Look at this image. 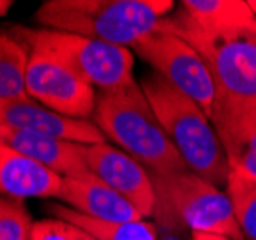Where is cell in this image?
<instances>
[{"label": "cell", "mask_w": 256, "mask_h": 240, "mask_svg": "<svg viewBox=\"0 0 256 240\" xmlns=\"http://www.w3.org/2000/svg\"><path fill=\"white\" fill-rule=\"evenodd\" d=\"M152 181L156 194L176 210L191 235L244 240L228 190L194 175L192 171L170 177H152Z\"/></svg>", "instance_id": "obj_6"}, {"label": "cell", "mask_w": 256, "mask_h": 240, "mask_svg": "<svg viewBox=\"0 0 256 240\" xmlns=\"http://www.w3.org/2000/svg\"><path fill=\"white\" fill-rule=\"evenodd\" d=\"M156 208H154V225L158 240H189L191 231L181 221V217L176 214V210L170 204L156 194Z\"/></svg>", "instance_id": "obj_19"}, {"label": "cell", "mask_w": 256, "mask_h": 240, "mask_svg": "<svg viewBox=\"0 0 256 240\" xmlns=\"http://www.w3.org/2000/svg\"><path fill=\"white\" fill-rule=\"evenodd\" d=\"M33 225L24 200L0 196V240H31Z\"/></svg>", "instance_id": "obj_18"}, {"label": "cell", "mask_w": 256, "mask_h": 240, "mask_svg": "<svg viewBox=\"0 0 256 240\" xmlns=\"http://www.w3.org/2000/svg\"><path fill=\"white\" fill-rule=\"evenodd\" d=\"M133 54L152 65L156 75L168 81L181 94L196 102L208 117L220 98L218 85L204 58L181 37L158 27L133 46Z\"/></svg>", "instance_id": "obj_7"}, {"label": "cell", "mask_w": 256, "mask_h": 240, "mask_svg": "<svg viewBox=\"0 0 256 240\" xmlns=\"http://www.w3.org/2000/svg\"><path fill=\"white\" fill-rule=\"evenodd\" d=\"M92 119L106 140L144 165L152 177L189 171L137 81L122 89L100 90Z\"/></svg>", "instance_id": "obj_2"}, {"label": "cell", "mask_w": 256, "mask_h": 240, "mask_svg": "<svg viewBox=\"0 0 256 240\" xmlns=\"http://www.w3.org/2000/svg\"><path fill=\"white\" fill-rule=\"evenodd\" d=\"M26 92L31 100L74 119L94 115L98 100V92L87 79L56 54L40 48L29 50Z\"/></svg>", "instance_id": "obj_8"}, {"label": "cell", "mask_w": 256, "mask_h": 240, "mask_svg": "<svg viewBox=\"0 0 256 240\" xmlns=\"http://www.w3.org/2000/svg\"><path fill=\"white\" fill-rule=\"evenodd\" d=\"M178 37L204 58L220 96L256 112V17L212 33Z\"/></svg>", "instance_id": "obj_5"}, {"label": "cell", "mask_w": 256, "mask_h": 240, "mask_svg": "<svg viewBox=\"0 0 256 240\" xmlns=\"http://www.w3.org/2000/svg\"><path fill=\"white\" fill-rule=\"evenodd\" d=\"M29 48L12 33L0 31V100L29 98L26 92V69Z\"/></svg>", "instance_id": "obj_16"}, {"label": "cell", "mask_w": 256, "mask_h": 240, "mask_svg": "<svg viewBox=\"0 0 256 240\" xmlns=\"http://www.w3.org/2000/svg\"><path fill=\"white\" fill-rule=\"evenodd\" d=\"M64 177L26 154L0 144V196L16 200L58 198Z\"/></svg>", "instance_id": "obj_14"}, {"label": "cell", "mask_w": 256, "mask_h": 240, "mask_svg": "<svg viewBox=\"0 0 256 240\" xmlns=\"http://www.w3.org/2000/svg\"><path fill=\"white\" fill-rule=\"evenodd\" d=\"M0 144L26 154L40 165L52 169L60 177H77L89 173L87 167V148L90 144H79L70 140L16 131L0 125Z\"/></svg>", "instance_id": "obj_13"}, {"label": "cell", "mask_w": 256, "mask_h": 240, "mask_svg": "<svg viewBox=\"0 0 256 240\" xmlns=\"http://www.w3.org/2000/svg\"><path fill=\"white\" fill-rule=\"evenodd\" d=\"M226 190L233 202L237 223L244 240H256V183L230 179Z\"/></svg>", "instance_id": "obj_17"}, {"label": "cell", "mask_w": 256, "mask_h": 240, "mask_svg": "<svg viewBox=\"0 0 256 240\" xmlns=\"http://www.w3.org/2000/svg\"><path fill=\"white\" fill-rule=\"evenodd\" d=\"M50 212L56 219L74 223L83 231H87L96 240H158L156 225L154 221H148V219L112 223V221H100V219H92L83 214H77L76 210L68 206H52Z\"/></svg>", "instance_id": "obj_15"}, {"label": "cell", "mask_w": 256, "mask_h": 240, "mask_svg": "<svg viewBox=\"0 0 256 240\" xmlns=\"http://www.w3.org/2000/svg\"><path fill=\"white\" fill-rule=\"evenodd\" d=\"M139 85L189 171L220 189H228V160L218 133L204 110L156 73L142 77Z\"/></svg>", "instance_id": "obj_3"}, {"label": "cell", "mask_w": 256, "mask_h": 240, "mask_svg": "<svg viewBox=\"0 0 256 240\" xmlns=\"http://www.w3.org/2000/svg\"><path fill=\"white\" fill-rule=\"evenodd\" d=\"M31 240H96L87 231L62 219H40L35 221Z\"/></svg>", "instance_id": "obj_20"}, {"label": "cell", "mask_w": 256, "mask_h": 240, "mask_svg": "<svg viewBox=\"0 0 256 240\" xmlns=\"http://www.w3.org/2000/svg\"><path fill=\"white\" fill-rule=\"evenodd\" d=\"M174 8L172 0H46L38 6L35 19L44 29L76 33L133 50Z\"/></svg>", "instance_id": "obj_1"}, {"label": "cell", "mask_w": 256, "mask_h": 240, "mask_svg": "<svg viewBox=\"0 0 256 240\" xmlns=\"http://www.w3.org/2000/svg\"><path fill=\"white\" fill-rule=\"evenodd\" d=\"M10 8H12V0H0V15H4Z\"/></svg>", "instance_id": "obj_21"}, {"label": "cell", "mask_w": 256, "mask_h": 240, "mask_svg": "<svg viewBox=\"0 0 256 240\" xmlns=\"http://www.w3.org/2000/svg\"><path fill=\"white\" fill-rule=\"evenodd\" d=\"M0 125L79 144L108 142L94 121L56 114L31 98L0 100Z\"/></svg>", "instance_id": "obj_11"}, {"label": "cell", "mask_w": 256, "mask_h": 240, "mask_svg": "<svg viewBox=\"0 0 256 240\" xmlns=\"http://www.w3.org/2000/svg\"><path fill=\"white\" fill-rule=\"evenodd\" d=\"M12 35L27 48H40L56 54L87 79L94 89L114 90L135 83V54L131 48L116 46L104 40L54 29L14 27Z\"/></svg>", "instance_id": "obj_4"}, {"label": "cell", "mask_w": 256, "mask_h": 240, "mask_svg": "<svg viewBox=\"0 0 256 240\" xmlns=\"http://www.w3.org/2000/svg\"><path fill=\"white\" fill-rule=\"evenodd\" d=\"M248 6L252 8V12H254V15H256V0H248Z\"/></svg>", "instance_id": "obj_23"}, {"label": "cell", "mask_w": 256, "mask_h": 240, "mask_svg": "<svg viewBox=\"0 0 256 240\" xmlns=\"http://www.w3.org/2000/svg\"><path fill=\"white\" fill-rule=\"evenodd\" d=\"M60 200L68 204V208L76 210L92 219L112 221V223H126V221H141L144 219L139 210L128 202L122 194L110 189L104 181L92 175H77V177H64Z\"/></svg>", "instance_id": "obj_12"}, {"label": "cell", "mask_w": 256, "mask_h": 240, "mask_svg": "<svg viewBox=\"0 0 256 240\" xmlns=\"http://www.w3.org/2000/svg\"><path fill=\"white\" fill-rule=\"evenodd\" d=\"M210 121L226 154L230 179L256 183V112L220 96Z\"/></svg>", "instance_id": "obj_10"}, {"label": "cell", "mask_w": 256, "mask_h": 240, "mask_svg": "<svg viewBox=\"0 0 256 240\" xmlns=\"http://www.w3.org/2000/svg\"><path fill=\"white\" fill-rule=\"evenodd\" d=\"M87 167L92 175L131 202L146 219L156 208V190L152 175L135 158L114 144H90L87 148Z\"/></svg>", "instance_id": "obj_9"}, {"label": "cell", "mask_w": 256, "mask_h": 240, "mask_svg": "<svg viewBox=\"0 0 256 240\" xmlns=\"http://www.w3.org/2000/svg\"><path fill=\"white\" fill-rule=\"evenodd\" d=\"M192 240H218V237H200V235H192Z\"/></svg>", "instance_id": "obj_22"}]
</instances>
